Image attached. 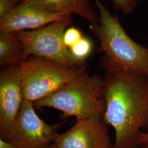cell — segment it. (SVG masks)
Instances as JSON below:
<instances>
[{"label": "cell", "instance_id": "5bb4252c", "mask_svg": "<svg viewBox=\"0 0 148 148\" xmlns=\"http://www.w3.org/2000/svg\"><path fill=\"white\" fill-rule=\"evenodd\" d=\"M114 8L125 15L132 13L136 8L139 0H111Z\"/></svg>", "mask_w": 148, "mask_h": 148}, {"label": "cell", "instance_id": "ac0fdd59", "mask_svg": "<svg viewBox=\"0 0 148 148\" xmlns=\"http://www.w3.org/2000/svg\"><path fill=\"white\" fill-rule=\"evenodd\" d=\"M49 148H57V147L54 145V144L53 143V144L50 146V147Z\"/></svg>", "mask_w": 148, "mask_h": 148}, {"label": "cell", "instance_id": "30bf717a", "mask_svg": "<svg viewBox=\"0 0 148 148\" xmlns=\"http://www.w3.org/2000/svg\"><path fill=\"white\" fill-rule=\"evenodd\" d=\"M92 2L95 0H24L23 3L40 5L55 12L75 14L95 25L99 23V15L93 10Z\"/></svg>", "mask_w": 148, "mask_h": 148}, {"label": "cell", "instance_id": "8fae6325", "mask_svg": "<svg viewBox=\"0 0 148 148\" xmlns=\"http://www.w3.org/2000/svg\"><path fill=\"white\" fill-rule=\"evenodd\" d=\"M27 60L21 40L14 33L0 32V65L19 66Z\"/></svg>", "mask_w": 148, "mask_h": 148}, {"label": "cell", "instance_id": "8992f818", "mask_svg": "<svg viewBox=\"0 0 148 148\" xmlns=\"http://www.w3.org/2000/svg\"><path fill=\"white\" fill-rule=\"evenodd\" d=\"M34 106L32 101L24 100L17 116L3 139L18 148L50 147L58 134V125H50L43 121L36 113Z\"/></svg>", "mask_w": 148, "mask_h": 148}, {"label": "cell", "instance_id": "3957f363", "mask_svg": "<svg viewBox=\"0 0 148 148\" xmlns=\"http://www.w3.org/2000/svg\"><path fill=\"white\" fill-rule=\"evenodd\" d=\"M103 79L86 71L64 85L51 95L33 103L37 108H52L62 111L63 117H75L77 120L103 116L105 101Z\"/></svg>", "mask_w": 148, "mask_h": 148}, {"label": "cell", "instance_id": "277c9868", "mask_svg": "<svg viewBox=\"0 0 148 148\" xmlns=\"http://www.w3.org/2000/svg\"><path fill=\"white\" fill-rule=\"evenodd\" d=\"M19 66L24 98L32 103L51 95L87 71V65L70 66L35 56L29 57Z\"/></svg>", "mask_w": 148, "mask_h": 148}, {"label": "cell", "instance_id": "7a4b0ae2", "mask_svg": "<svg viewBox=\"0 0 148 148\" xmlns=\"http://www.w3.org/2000/svg\"><path fill=\"white\" fill-rule=\"evenodd\" d=\"M95 2L99 21L91 25L90 30L100 43L97 51L104 53L100 59L102 69L106 73H133L148 76V48L130 37L118 16H113L100 0Z\"/></svg>", "mask_w": 148, "mask_h": 148}, {"label": "cell", "instance_id": "2e32d148", "mask_svg": "<svg viewBox=\"0 0 148 148\" xmlns=\"http://www.w3.org/2000/svg\"><path fill=\"white\" fill-rule=\"evenodd\" d=\"M139 148H148V132L140 131L138 139Z\"/></svg>", "mask_w": 148, "mask_h": 148}, {"label": "cell", "instance_id": "52a82bcc", "mask_svg": "<svg viewBox=\"0 0 148 148\" xmlns=\"http://www.w3.org/2000/svg\"><path fill=\"white\" fill-rule=\"evenodd\" d=\"M54 145L57 148H112L108 125L101 117L77 120L66 132L58 134Z\"/></svg>", "mask_w": 148, "mask_h": 148}, {"label": "cell", "instance_id": "9a60e30c", "mask_svg": "<svg viewBox=\"0 0 148 148\" xmlns=\"http://www.w3.org/2000/svg\"><path fill=\"white\" fill-rule=\"evenodd\" d=\"M24 0H0V19L7 16Z\"/></svg>", "mask_w": 148, "mask_h": 148}, {"label": "cell", "instance_id": "9c48e42d", "mask_svg": "<svg viewBox=\"0 0 148 148\" xmlns=\"http://www.w3.org/2000/svg\"><path fill=\"white\" fill-rule=\"evenodd\" d=\"M71 14L49 11L40 5L21 3L0 19V32L35 30L71 18Z\"/></svg>", "mask_w": 148, "mask_h": 148}, {"label": "cell", "instance_id": "5b68a950", "mask_svg": "<svg viewBox=\"0 0 148 148\" xmlns=\"http://www.w3.org/2000/svg\"><path fill=\"white\" fill-rule=\"evenodd\" d=\"M71 19L56 21L38 29L13 32L23 43L27 59L35 56L70 66L86 65V62L74 57L64 43V34L71 27Z\"/></svg>", "mask_w": 148, "mask_h": 148}, {"label": "cell", "instance_id": "7c38bea8", "mask_svg": "<svg viewBox=\"0 0 148 148\" xmlns=\"http://www.w3.org/2000/svg\"><path fill=\"white\" fill-rule=\"evenodd\" d=\"M69 49L72 55L77 60L85 62V60L92 53L93 44L90 38L84 36Z\"/></svg>", "mask_w": 148, "mask_h": 148}, {"label": "cell", "instance_id": "ba28073f", "mask_svg": "<svg viewBox=\"0 0 148 148\" xmlns=\"http://www.w3.org/2000/svg\"><path fill=\"white\" fill-rule=\"evenodd\" d=\"M24 100L19 66L10 65L0 71V138H4Z\"/></svg>", "mask_w": 148, "mask_h": 148}, {"label": "cell", "instance_id": "e0dca14e", "mask_svg": "<svg viewBox=\"0 0 148 148\" xmlns=\"http://www.w3.org/2000/svg\"><path fill=\"white\" fill-rule=\"evenodd\" d=\"M0 148H18L14 144L0 138Z\"/></svg>", "mask_w": 148, "mask_h": 148}, {"label": "cell", "instance_id": "6da1fadb", "mask_svg": "<svg viewBox=\"0 0 148 148\" xmlns=\"http://www.w3.org/2000/svg\"><path fill=\"white\" fill-rule=\"evenodd\" d=\"M102 119L114 129L112 148H139L140 131L148 132V76L108 72L103 79Z\"/></svg>", "mask_w": 148, "mask_h": 148}, {"label": "cell", "instance_id": "4fadbf2b", "mask_svg": "<svg viewBox=\"0 0 148 148\" xmlns=\"http://www.w3.org/2000/svg\"><path fill=\"white\" fill-rule=\"evenodd\" d=\"M83 37L82 32L78 28L70 27L66 29L64 32V43L69 49L78 42Z\"/></svg>", "mask_w": 148, "mask_h": 148}]
</instances>
